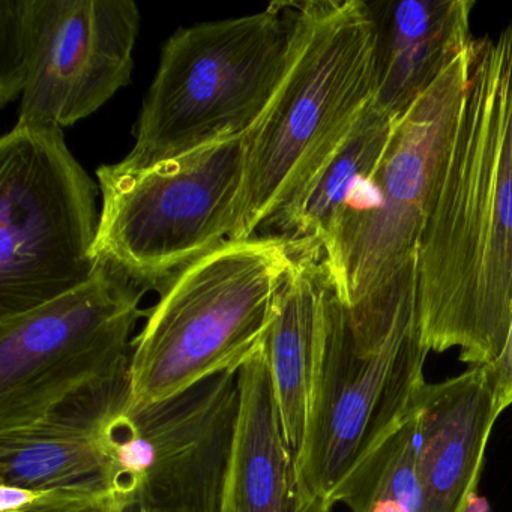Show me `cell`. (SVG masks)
Returning <instances> with one entry per match:
<instances>
[{"instance_id":"10","label":"cell","mask_w":512,"mask_h":512,"mask_svg":"<svg viewBox=\"0 0 512 512\" xmlns=\"http://www.w3.org/2000/svg\"><path fill=\"white\" fill-rule=\"evenodd\" d=\"M146 287L100 260L88 283L0 317V431L43 418L68 398L130 373Z\"/></svg>"},{"instance_id":"16","label":"cell","mask_w":512,"mask_h":512,"mask_svg":"<svg viewBox=\"0 0 512 512\" xmlns=\"http://www.w3.org/2000/svg\"><path fill=\"white\" fill-rule=\"evenodd\" d=\"M332 286L325 266L296 256L262 343L284 436L298 455L307 425L317 350Z\"/></svg>"},{"instance_id":"3","label":"cell","mask_w":512,"mask_h":512,"mask_svg":"<svg viewBox=\"0 0 512 512\" xmlns=\"http://www.w3.org/2000/svg\"><path fill=\"white\" fill-rule=\"evenodd\" d=\"M415 259L353 308L329 293L301 449L308 499L334 508L344 479L416 409L427 386Z\"/></svg>"},{"instance_id":"15","label":"cell","mask_w":512,"mask_h":512,"mask_svg":"<svg viewBox=\"0 0 512 512\" xmlns=\"http://www.w3.org/2000/svg\"><path fill=\"white\" fill-rule=\"evenodd\" d=\"M377 22L374 104L401 116L472 44V0H403L371 5Z\"/></svg>"},{"instance_id":"11","label":"cell","mask_w":512,"mask_h":512,"mask_svg":"<svg viewBox=\"0 0 512 512\" xmlns=\"http://www.w3.org/2000/svg\"><path fill=\"white\" fill-rule=\"evenodd\" d=\"M28 61L19 121L70 127L131 82L140 28L131 0H26Z\"/></svg>"},{"instance_id":"4","label":"cell","mask_w":512,"mask_h":512,"mask_svg":"<svg viewBox=\"0 0 512 512\" xmlns=\"http://www.w3.org/2000/svg\"><path fill=\"white\" fill-rule=\"evenodd\" d=\"M295 260L278 239L227 241L170 278L134 338L133 400H163L241 370L262 347Z\"/></svg>"},{"instance_id":"12","label":"cell","mask_w":512,"mask_h":512,"mask_svg":"<svg viewBox=\"0 0 512 512\" xmlns=\"http://www.w3.org/2000/svg\"><path fill=\"white\" fill-rule=\"evenodd\" d=\"M128 386L130 373L68 398L31 424L0 431V484L112 494L98 430L107 410Z\"/></svg>"},{"instance_id":"19","label":"cell","mask_w":512,"mask_h":512,"mask_svg":"<svg viewBox=\"0 0 512 512\" xmlns=\"http://www.w3.org/2000/svg\"><path fill=\"white\" fill-rule=\"evenodd\" d=\"M28 61L26 0L0 2V107L22 97Z\"/></svg>"},{"instance_id":"6","label":"cell","mask_w":512,"mask_h":512,"mask_svg":"<svg viewBox=\"0 0 512 512\" xmlns=\"http://www.w3.org/2000/svg\"><path fill=\"white\" fill-rule=\"evenodd\" d=\"M470 62L472 44L400 116L382 160L341 206L322 265L344 307H356L379 292L415 259L448 158Z\"/></svg>"},{"instance_id":"9","label":"cell","mask_w":512,"mask_h":512,"mask_svg":"<svg viewBox=\"0 0 512 512\" xmlns=\"http://www.w3.org/2000/svg\"><path fill=\"white\" fill-rule=\"evenodd\" d=\"M239 407V371L148 403L128 386L98 430L113 496L127 512H221Z\"/></svg>"},{"instance_id":"17","label":"cell","mask_w":512,"mask_h":512,"mask_svg":"<svg viewBox=\"0 0 512 512\" xmlns=\"http://www.w3.org/2000/svg\"><path fill=\"white\" fill-rule=\"evenodd\" d=\"M400 116L370 104L307 185L274 239L322 262L323 247L353 188L379 164Z\"/></svg>"},{"instance_id":"1","label":"cell","mask_w":512,"mask_h":512,"mask_svg":"<svg viewBox=\"0 0 512 512\" xmlns=\"http://www.w3.org/2000/svg\"><path fill=\"white\" fill-rule=\"evenodd\" d=\"M422 340L493 364L512 322V25L472 43L469 80L415 254Z\"/></svg>"},{"instance_id":"13","label":"cell","mask_w":512,"mask_h":512,"mask_svg":"<svg viewBox=\"0 0 512 512\" xmlns=\"http://www.w3.org/2000/svg\"><path fill=\"white\" fill-rule=\"evenodd\" d=\"M497 418L484 368L427 383L418 403L419 512H464Z\"/></svg>"},{"instance_id":"21","label":"cell","mask_w":512,"mask_h":512,"mask_svg":"<svg viewBox=\"0 0 512 512\" xmlns=\"http://www.w3.org/2000/svg\"><path fill=\"white\" fill-rule=\"evenodd\" d=\"M484 368L494 397V410L500 416L512 406V322L502 353L493 364Z\"/></svg>"},{"instance_id":"20","label":"cell","mask_w":512,"mask_h":512,"mask_svg":"<svg viewBox=\"0 0 512 512\" xmlns=\"http://www.w3.org/2000/svg\"><path fill=\"white\" fill-rule=\"evenodd\" d=\"M0 512H127L113 494L41 491L0 484Z\"/></svg>"},{"instance_id":"5","label":"cell","mask_w":512,"mask_h":512,"mask_svg":"<svg viewBox=\"0 0 512 512\" xmlns=\"http://www.w3.org/2000/svg\"><path fill=\"white\" fill-rule=\"evenodd\" d=\"M290 37V2L179 29L164 44L136 145L122 163L152 166L247 136L283 79Z\"/></svg>"},{"instance_id":"14","label":"cell","mask_w":512,"mask_h":512,"mask_svg":"<svg viewBox=\"0 0 512 512\" xmlns=\"http://www.w3.org/2000/svg\"><path fill=\"white\" fill-rule=\"evenodd\" d=\"M241 407L221 512H332L299 481L262 347L239 370Z\"/></svg>"},{"instance_id":"7","label":"cell","mask_w":512,"mask_h":512,"mask_svg":"<svg viewBox=\"0 0 512 512\" xmlns=\"http://www.w3.org/2000/svg\"><path fill=\"white\" fill-rule=\"evenodd\" d=\"M245 155L247 136H241L152 166H101L98 262L161 290L179 271L232 241Z\"/></svg>"},{"instance_id":"18","label":"cell","mask_w":512,"mask_h":512,"mask_svg":"<svg viewBox=\"0 0 512 512\" xmlns=\"http://www.w3.org/2000/svg\"><path fill=\"white\" fill-rule=\"evenodd\" d=\"M418 406L335 491L350 512H419Z\"/></svg>"},{"instance_id":"2","label":"cell","mask_w":512,"mask_h":512,"mask_svg":"<svg viewBox=\"0 0 512 512\" xmlns=\"http://www.w3.org/2000/svg\"><path fill=\"white\" fill-rule=\"evenodd\" d=\"M283 79L247 134L232 241L275 238L307 185L374 101L377 22L364 0L290 2Z\"/></svg>"},{"instance_id":"22","label":"cell","mask_w":512,"mask_h":512,"mask_svg":"<svg viewBox=\"0 0 512 512\" xmlns=\"http://www.w3.org/2000/svg\"><path fill=\"white\" fill-rule=\"evenodd\" d=\"M464 512H490V506H488V502L484 497L473 493L472 496L469 497V500H467Z\"/></svg>"},{"instance_id":"8","label":"cell","mask_w":512,"mask_h":512,"mask_svg":"<svg viewBox=\"0 0 512 512\" xmlns=\"http://www.w3.org/2000/svg\"><path fill=\"white\" fill-rule=\"evenodd\" d=\"M98 190L62 128L17 122L0 139V317L34 310L94 277Z\"/></svg>"}]
</instances>
